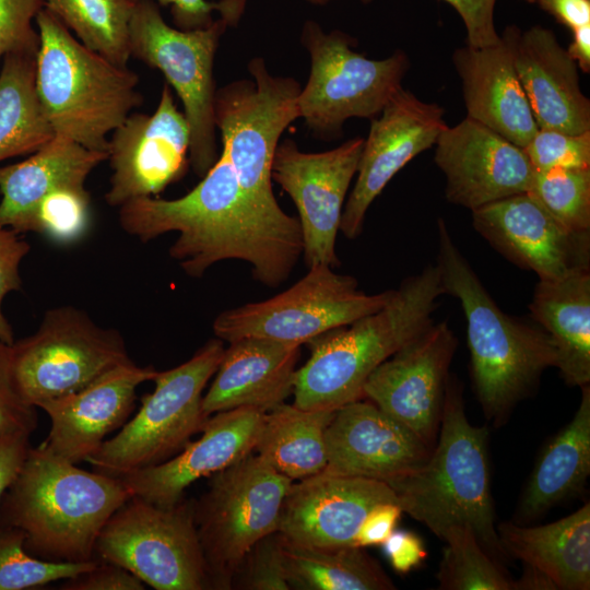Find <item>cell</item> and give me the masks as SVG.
Here are the masks:
<instances>
[{"label": "cell", "mask_w": 590, "mask_h": 590, "mask_svg": "<svg viewBox=\"0 0 590 590\" xmlns=\"http://www.w3.org/2000/svg\"><path fill=\"white\" fill-rule=\"evenodd\" d=\"M523 151L535 172L590 168V131L569 134L539 128Z\"/></svg>", "instance_id": "obj_40"}, {"label": "cell", "mask_w": 590, "mask_h": 590, "mask_svg": "<svg viewBox=\"0 0 590 590\" xmlns=\"http://www.w3.org/2000/svg\"><path fill=\"white\" fill-rule=\"evenodd\" d=\"M190 130L184 111L164 84L152 115L131 113L108 139L113 174L105 201L113 208L155 197L179 180L189 163Z\"/></svg>", "instance_id": "obj_16"}, {"label": "cell", "mask_w": 590, "mask_h": 590, "mask_svg": "<svg viewBox=\"0 0 590 590\" xmlns=\"http://www.w3.org/2000/svg\"><path fill=\"white\" fill-rule=\"evenodd\" d=\"M363 145V138H353L335 149L307 153L302 152L295 141L286 139L276 148L271 177L297 208L302 255L309 268L339 264L337 235Z\"/></svg>", "instance_id": "obj_15"}, {"label": "cell", "mask_w": 590, "mask_h": 590, "mask_svg": "<svg viewBox=\"0 0 590 590\" xmlns=\"http://www.w3.org/2000/svg\"><path fill=\"white\" fill-rule=\"evenodd\" d=\"M44 7L85 47L127 67L134 0H44Z\"/></svg>", "instance_id": "obj_35"}, {"label": "cell", "mask_w": 590, "mask_h": 590, "mask_svg": "<svg viewBox=\"0 0 590 590\" xmlns=\"http://www.w3.org/2000/svg\"><path fill=\"white\" fill-rule=\"evenodd\" d=\"M290 590L285 578L282 535L275 531L256 542L243 558L232 589Z\"/></svg>", "instance_id": "obj_41"}, {"label": "cell", "mask_w": 590, "mask_h": 590, "mask_svg": "<svg viewBox=\"0 0 590 590\" xmlns=\"http://www.w3.org/2000/svg\"><path fill=\"white\" fill-rule=\"evenodd\" d=\"M571 421L546 445L520 498L518 517L533 520L577 494L590 474V388Z\"/></svg>", "instance_id": "obj_31"}, {"label": "cell", "mask_w": 590, "mask_h": 590, "mask_svg": "<svg viewBox=\"0 0 590 590\" xmlns=\"http://www.w3.org/2000/svg\"><path fill=\"white\" fill-rule=\"evenodd\" d=\"M132 494L119 477L88 472L42 445L0 498V528L24 535L31 555L62 563L95 559V543L111 515Z\"/></svg>", "instance_id": "obj_2"}, {"label": "cell", "mask_w": 590, "mask_h": 590, "mask_svg": "<svg viewBox=\"0 0 590 590\" xmlns=\"http://www.w3.org/2000/svg\"><path fill=\"white\" fill-rule=\"evenodd\" d=\"M34 52H11L0 70V162L33 154L55 135L39 102Z\"/></svg>", "instance_id": "obj_34"}, {"label": "cell", "mask_w": 590, "mask_h": 590, "mask_svg": "<svg viewBox=\"0 0 590 590\" xmlns=\"http://www.w3.org/2000/svg\"><path fill=\"white\" fill-rule=\"evenodd\" d=\"M224 351L223 341L213 339L187 362L157 371L155 388L142 397L135 416L86 461L97 472L120 477L176 456L208 420L202 392Z\"/></svg>", "instance_id": "obj_7"}, {"label": "cell", "mask_w": 590, "mask_h": 590, "mask_svg": "<svg viewBox=\"0 0 590 590\" xmlns=\"http://www.w3.org/2000/svg\"><path fill=\"white\" fill-rule=\"evenodd\" d=\"M368 2L369 0H362ZM460 15L467 31L468 45L486 47L499 42L494 10L496 0H444Z\"/></svg>", "instance_id": "obj_45"}, {"label": "cell", "mask_w": 590, "mask_h": 590, "mask_svg": "<svg viewBox=\"0 0 590 590\" xmlns=\"http://www.w3.org/2000/svg\"><path fill=\"white\" fill-rule=\"evenodd\" d=\"M300 345L263 338L229 342L202 398L206 417L222 411L253 408L268 413L293 392Z\"/></svg>", "instance_id": "obj_27"}, {"label": "cell", "mask_w": 590, "mask_h": 590, "mask_svg": "<svg viewBox=\"0 0 590 590\" xmlns=\"http://www.w3.org/2000/svg\"><path fill=\"white\" fill-rule=\"evenodd\" d=\"M300 39L310 72L298 96L299 118L324 139L340 135L350 118L378 116L410 67L402 50L370 59L353 49L354 38L341 31L326 33L315 21L304 24Z\"/></svg>", "instance_id": "obj_9"}, {"label": "cell", "mask_w": 590, "mask_h": 590, "mask_svg": "<svg viewBox=\"0 0 590 590\" xmlns=\"http://www.w3.org/2000/svg\"><path fill=\"white\" fill-rule=\"evenodd\" d=\"M95 555L156 590L213 589L193 516V499L162 507L132 495L107 520Z\"/></svg>", "instance_id": "obj_11"}, {"label": "cell", "mask_w": 590, "mask_h": 590, "mask_svg": "<svg viewBox=\"0 0 590 590\" xmlns=\"http://www.w3.org/2000/svg\"><path fill=\"white\" fill-rule=\"evenodd\" d=\"M97 559L80 563L49 562L24 548V535L14 528H0V590L38 588L88 570Z\"/></svg>", "instance_id": "obj_38"}, {"label": "cell", "mask_w": 590, "mask_h": 590, "mask_svg": "<svg viewBox=\"0 0 590 590\" xmlns=\"http://www.w3.org/2000/svg\"><path fill=\"white\" fill-rule=\"evenodd\" d=\"M488 429L465 414L462 386L448 377L436 442L426 461L388 485L403 512L444 539L453 527L469 526L497 563L507 559L495 527L488 461Z\"/></svg>", "instance_id": "obj_4"}, {"label": "cell", "mask_w": 590, "mask_h": 590, "mask_svg": "<svg viewBox=\"0 0 590 590\" xmlns=\"http://www.w3.org/2000/svg\"><path fill=\"white\" fill-rule=\"evenodd\" d=\"M583 72H590V24L573 30V42L566 49Z\"/></svg>", "instance_id": "obj_52"}, {"label": "cell", "mask_w": 590, "mask_h": 590, "mask_svg": "<svg viewBox=\"0 0 590 590\" xmlns=\"http://www.w3.org/2000/svg\"><path fill=\"white\" fill-rule=\"evenodd\" d=\"M118 210L120 227L143 243L177 233L169 256L191 278L235 259L248 262L257 281L276 287L303 253L298 219L245 191L224 149L185 196L142 197Z\"/></svg>", "instance_id": "obj_1"}, {"label": "cell", "mask_w": 590, "mask_h": 590, "mask_svg": "<svg viewBox=\"0 0 590 590\" xmlns=\"http://www.w3.org/2000/svg\"><path fill=\"white\" fill-rule=\"evenodd\" d=\"M157 370L132 361L105 371L79 391L39 404L51 421L42 446L74 464L86 461L105 437L125 425L134 409L137 388Z\"/></svg>", "instance_id": "obj_23"}, {"label": "cell", "mask_w": 590, "mask_h": 590, "mask_svg": "<svg viewBox=\"0 0 590 590\" xmlns=\"http://www.w3.org/2000/svg\"><path fill=\"white\" fill-rule=\"evenodd\" d=\"M529 2H538L539 0H527Z\"/></svg>", "instance_id": "obj_54"}, {"label": "cell", "mask_w": 590, "mask_h": 590, "mask_svg": "<svg viewBox=\"0 0 590 590\" xmlns=\"http://www.w3.org/2000/svg\"><path fill=\"white\" fill-rule=\"evenodd\" d=\"M293 481L253 452L214 473L193 499V516L213 589H232L243 558L260 539L278 531Z\"/></svg>", "instance_id": "obj_8"}, {"label": "cell", "mask_w": 590, "mask_h": 590, "mask_svg": "<svg viewBox=\"0 0 590 590\" xmlns=\"http://www.w3.org/2000/svg\"><path fill=\"white\" fill-rule=\"evenodd\" d=\"M403 514L398 503H384L365 517L355 538V546L381 545L394 531Z\"/></svg>", "instance_id": "obj_47"}, {"label": "cell", "mask_w": 590, "mask_h": 590, "mask_svg": "<svg viewBox=\"0 0 590 590\" xmlns=\"http://www.w3.org/2000/svg\"><path fill=\"white\" fill-rule=\"evenodd\" d=\"M44 0H0V59L11 52H34L39 35L34 23Z\"/></svg>", "instance_id": "obj_42"}, {"label": "cell", "mask_w": 590, "mask_h": 590, "mask_svg": "<svg viewBox=\"0 0 590 590\" xmlns=\"http://www.w3.org/2000/svg\"><path fill=\"white\" fill-rule=\"evenodd\" d=\"M529 309L555 345V367L564 381L571 387L589 385L590 270L539 280Z\"/></svg>", "instance_id": "obj_30"}, {"label": "cell", "mask_w": 590, "mask_h": 590, "mask_svg": "<svg viewBox=\"0 0 590 590\" xmlns=\"http://www.w3.org/2000/svg\"><path fill=\"white\" fill-rule=\"evenodd\" d=\"M161 5L169 7L175 25L179 30L203 28L213 23L212 12L215 2L206 0H157Z\"/></svg>", "instance_id": "obj_50"}, {"label": "cell", "mask_w": 590, "mask_h": 590, "mask_svg": "<svg viewBox=\"0 0 590 590\" xmlns=\"http://www.w3.org/2000/svg\"><path fill=\"white\" fill-rule=\"evenodd\" d=\"M129 361L119 331L99 327L73 306L47 310L33 334L11 344L15 386L36 408L47 400L79 391Z\"/></svg>", "instance_id": "obj_13"}, {"label": "cell", "mask_w": 590, "mask_h": 590, "mask_svg": "<svg viewBox=\"0 0 590 590\" xmlns=\"http://www.w3.org/2000/svg\"><path fill=\"white\" fill-rule=\"evenodd\" d=\"M452 60L467 117L523 149L539 127L516 70L510 27L495 45L456 49Z\"/></svg>", "instance_id": "obj_26"}, {"label": "cell", "mask_w": 590, "mask_h": 590, "mask_svg": "<svg viewBox=\"0 0 590 590\" xmlns=\"http://www.w3.org/2000/svg\"><path fill=\"white\" fill-rule=\"evenodd\" d=\"M63 590H143L144 582L114 563L98 560L97 564L75 577L64 579Z\"/></svg>", "instance_id": "obj_46"}, {"label": "cell", "mask_w": 590, "mask_h": 590, "mask_svg": "<svg viewBox=\"0 0 590 590\" xmlns=\"http://www.w3.org/2000/svg\"><path fill=\"white\" fill-rule=\"evenodd\" d=\"M510 32L516 70L538 127L590 131V101L581 91L578 66L554 33L540 25L510 26Z\"/></svg>", "instance_id": "obj_25"}, {"label": "cell", "mask_w": 590, "mask_h": 590, "mask_svg": "<svg viewBox=\"0 0 590 590\" xmlns=\"http://www.w3.org/2000/svg\"><path fill=\"white\" fill-rule=\"evenodd\" d=\"M538 3L571 31L590 24V0H539Z\"/></svg>", "instance_id": "obj_51"}, {"label": "cell", "mask_w": 590, "mask_h": 590, "mask_svg": "<svg viewBox=\"0 0 590 590\" xmlns=\"http://www.w3.org/2000/svg\"><path fill=\"white\" fill-rule=\"evenodd\" d=\"M457 346L448 322H433L368 376L363 397L433 449Z\"/></svg>", "instance_id": "obj_17"}, {"label": "cell", "mask_w": 590, "mask_h": 590, "mask_svg": "<svg viewBox=\"0 0 590 590\" xmlns=\"http://www.w3.org/2000/svg\"><path fill=\"white\" fill-rule=\"evenodd\" d=\"M333 414L283 403L266 413L255 452L292 481L316 475L327 464L324 433Z\"/></svg>", "instance_id": "obj_32"}, {"label": "cell", "mask_w": 590, "mask_h": 590, "mask_svg": "<svg viewBox=\"0 0 590 590\" xmlns=\"http://www.w3.org/2000/svg\"><path fill=\"white\" fill-rule=\"evenodd\" d=\"M24 434L0 437V498L19 474L30 449Z\"/></svg>", "instance_id": "obj_49"}, {"label": "cell", "mask_w": 590, "mask_h": 590, "mask_svg": "<svg viewBox=\"0 0 590 590\" xmlns=\"http://www.w3.org/2000/svg\"><path fill=\"white\" fill-rule=\"evenodd\" d=\"M91 199L85 186L59 189L36 209L27 232H34L57 244L81 239L90 226Z\"/></svg>", "instance_id": "obj_39"}, {"label": "cell", "mask_w": 590, "mask_h": 590, "mask_svg": "<svg viewBox=\"0 0 590 590\" xmlns=\"http://www.w3.org/2000/svg\"><path fill=\"white\" fill-rule=\"evenodd\" d=\"M264 415L253 408L217 412L205 421L202 436L189 441L176 456L119 479L132 495L170 507L184 498L185 489L197 480L255 452Z\"/></svg>", "instance_id": "obj_24"}, {"label": "cell", "mask_w": 590, "mask_h": 590, "mask_svg": "<svg viewBox=\"0 0 590 590\" xmlns=\"http://www.w3.org/2000/svg\"><path fill=\"white\" fill-rule=\"evenodd\" d=\"M381 545L391 566L399 574H408L427 556L421 539L408 531H393Z\"/></svg>", "instance_id": "obj_48"}, {"label": "cell", "mask_w": 590, "mask_h": 590, "mask_svg": "<svg viewBox=\"0 0 590 590\" xmlns=\"http://www.w3.org/2000/svg\"><path fill=\"white\" fill-rule=\"evenodd\" d=\"M507 556L541 571L560 590L590 588V505L554 522L524 527L502 522L496 528Z\"/></svg>", "instance_id": "obj_29"}, {"label": "cell", "mask_w": 590, "mask_h": 590, "mask_svg": "<svg viewBox=\"0 0 590 590\" xmlns=\"http://www.w3.org/2000/svg\"><path fill=\"white\" fill-rule=\"evenodd\" d=\"M444 294L437 266H428L379 310L309 341L310 356L295 373L293 404L333 412L362 399L368 376L433 323Z\"/></svg>", "instance_id": "obj_5"}, {"label": "cell", "mask_w": 590, "mask_h": 590, "mask_svg": "<svg viewBox=\"0 0 590 590\" xmlns=\"http://www.w3.org/2000/svg\"><path fill=\"white\" fill-rule=\"evenodd\" d=\"M36 409L19 392L11 368V345L0 341V437L31 436L37 427Z\"/></svg>", "instance_id": "obj_43"}, {"label": "cell", "mask_w": 590, "mask_h": 590, "mask_svg": "<svg viewBox=\"0 0 590 590\" xmlns=\"http://www.w3.org/2000/svg\"><path fill=\"white\" fill-rule=\"evenodd\" d=\"M226 27L219 19L203 28H174L153 0H134L130 21L131 57L160 70L182 103L190 130L189 163L200 178L219 157L213 69Z\"/></svg>", "instance_id": "obj_10"}, {"label": "cell", "mask_w": 590, "mask_h": 590, "mask_svg": "<svg viewBox=\"0 0 590 590\" xmlns=\"http://www.w3.org/2000/svg\"><path fill=\"white\" fill-rule=\"evenodd\" d=\"M445 109L401 87L370 119L357 178L343 208L340 231L347 238L362 233L368 208L392 177L411 160L435 145L447 127Z\"/></svg>", "instance_id": "obj_18"}, {"label": "cell", "mask_w": 590, "mask_h": 590, "mask_svg": "<svg viewBox=\"0 0 590 590\" xmlns=\"http://www.w3.org/2000/svg\"><path fill=\"white\" fill-rule=\"evenodd\" d=\"M437 268L445 293L459 299L465 320L471 376L482 410L496 426L555 367V345L536 322L505 314L453 243L442 219L437 223Z\"/></svg>", "instance_id": "obj_3"}, {"label": "cell", "mask_w": 590, "mask_h": 590, "mask_svg": "<svg viewBox=\"0 0 590 590\" xmlns=\"http://www.w3.org/2000/svg\"><path fill=\"white\" fill-rule=\"evenodd\" d=\"M247 68L251 79L216 88L214 122L244 190L276 205L272 162L282 133L299 118L302 87L293 78L271 74L261 57Z\"/></svg>", "instance_id": "obj_14"}, {"label": "cell", "mask_w": 590, "mask_h": 590, "mask_svg": "<svg viewBox=\"0 0 590 590\" xmlns=\"http://www.w3.org/2000/svg\"><path fill=\"white\" fill-rule=\"evenodd\" d=\"M248 0H219L215 2V11L220 13L227 26H235L240 21ZM317 5H323L334 0H307Z\"/></svg>", "instance_id": "obj_53"}, {"label": "cell", "mask_w": 590, "mask_h": 590, "mask_svg": "<svg viewBox=\"0 0 590 590\" xmlns=\"http://www.w3.org/2000/svg\"><path fill=\"white\" fill-rule=\"evenodd\" d=\"M435 145L445 194L453 204L473 211L532 186L535 170L523 149L469 117L447 126Z\"/></svg>", "instance_id": "obj_20"}, {"label": "cell", "mask_w": 590, "mask_h": 590, "mask_svg": "<svg viewBox=\"0 0 590 590\" xmlns=\"http://www.w3.org/2000/svg\"><path fill=\"white\" fill-rule=\"evenodd\" d=\"M35 25L36 91L55 134L107 153L109 134L143 102L137 73L85 47L45 7Z\"/></svg>", "instance_id": "obj_6"}, {"label": "cell", "mask_w": 590, "mask_h": 590, "mask_svg": "<svg viewBox=\"0 0 590 590\" xmlns=\"http://www.w3.org/2000/svg\"><path fill=\"white\" fill-rule=\"evenodd\" d=\"M472 212V225L499 253L539 280L590 270V232H573L529 192L514 194Z\"/></svg>", "instance_id": "obj_19"}, {"label": "cell", "mask_w": 590, "mask_h": 590, "mask_svg": "<svg viewBox=\"0 0 590 590\" xmlns=\"http://www.w3.org/2000/svg\"><path fill=\"white\" fill-rule=\"evenodd\" d=\"M107 153L93 151L62 135L21 163L0 166V228L26 233L38 205L66 187L85 186Z\"/></svg>", "instance_id": "obj_28"}, {"label": "cell", "mask_w": 590, "mask_h": 590, "mask_svg": "<svg viewBox=\"0 0 590 590\" xmlns=\"http://www.w3.org/2000/svg\"><path fill=\"white\" fill-rule=\"evenodd\" d=\"M394 290L366 294L357 281L317 264L288 290L269 299L221 312L213 322L217 339L233 342L263 338L302 345L382 308Z\"/></svg>", "instance_id": "obj_12"}, {"label": "cell", "mask_w": 590, "mask_h": 590, "mask_svg": "<svg viewBox=\"0 0 590 590\" xmlns=\"http://www.w3.org/2000/svg\"><path fill=\"white\" fill-rule=\"evenodd\" d=\"M436 574L441 590H511L514 580L494 560L469 526L451 528Z\"/></svg>", "instance_id": "obj_36"}, {"label": "cell", "mask_w": 590, "mask_h": 590, "mask_svg": "<svg viewBox=\"0 0 590 590\" xmlns=\"http://www.w3.org/2000/svg\"><path fill=\"white\" fill-rule=\"evenodd\" d=\"M285 578L296 590H392L394 583L364 547L300 545L282 536Z\"/></svg>", "instance_id": "obj_33"}, {"label": "cell", "mask_w": 590, "mask_h": 590, "mask_svg": "<svg viewBox=\"0 0 590 590\" xmlns=\"http://www.w3.org/2000/svg\"><path fill=\"white\" fill-rule=\"evenodd\" d=\"M528 192L566 228L590 232V168L535 172Z\"/></svg>", "instance_id": "obj_37"}, {"label": "cell", "mask_w": 590, "mask_h": 590, "mask_svg": "<svg viewBox=\"0 0 590 590\" xmlns=\"http://www.w3.org/2000/svg\"><path fill=\"white\" fill-rule=\"evenodd\" d=\"M322 473L373 479L387 484L422 465L432 449L373 402H350L326 428Z\"/></svg>", "instance_id": "obj_22"}, {"label": "cell", "mask_w": 590, "mask_h": 590, "mask_svg": "<svg viewBox=\"0 0 590 590\" xmlns=\"http://www.w3.org/2000/svg\"><path fill=\"white\" fill-rule=\"evenodd\" d=\"M384 503H398L394 491L385 482L320 472L292 483L278 531L300 545L355 546L365 517Z\"/></svg>", "instance_id": "obj_21"}, {"label": "cell", "mask_w": 590, "mask_h": 590, "mask_svg": "<svg viewBox=\"0 0 590 590\" xmlns=\"http://www.w3.org/2000/svg\"><path fill=\"white\" fill-rule=\"evenodd\" d=\"M30 244L12 228H0V341L11 345L14 334L11 324L2 312L5 295L22 288L20 264L30 252Z\"/></svg>", "instance_id": "obj_44"}]
</instances>
